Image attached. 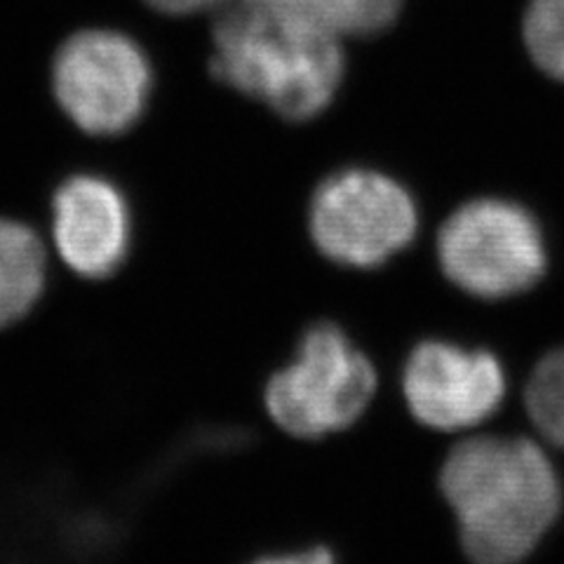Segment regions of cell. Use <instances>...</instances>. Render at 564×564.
Masks as SVG:
<instances>
[{
	"label": "cell",
	"instance_id": "obj_1",
	"mask_svg": "<svg viewBox=\"0 0 564 564\" xmlns=\"http://www.w3.org/2000/svg\"><path fill=\"white\" fill-rule=\"evenodd\" d=\"M458 536L473 564H520L555 522L557 473L527 437H470L440 473Z\"/></svg>",
	"mask_w": 564,
	"mask_h": 564
},
{
	"label": "cell",
	"instance_id": "obj_2",
	"mask_svg": "<svg viewBox=\"0 0 564 564\" xmlns=\"http://www.w3.org/2000/svg\"><path fill=\"white\" fill-rule=\"evenodd\" d=\"M344 64L341 39L273 0H228L219 10L212 74L282 118L323 113L339 93Z\"/></svg>",
	"mask_w": 564,
	"mask_h": 564
},
{
	"label": "cell",
	"instance_id": "obj_3",
	"mask_svg": "<svg viewBox=\"0 0 564 564\" xmlns=\"http://www.w3.org/2000/svg\"><path fill=\"white\" fill-rule=\"evenodd\" d=\"M377 391L375 365L337 325L306 332L296 358L267 386V408L296 437H323L356 423Z\"/></svg>",
	"mask_w": 564,
	"mask_h": 564
},
{
	"label": "cell",
	"instance_id": "obj_4",
	"mask_svg": "<svg viewBox=\"0 0 564 564\" xmlns=\"http://www.w3.org/2000/svg\"><path fill=\"white\" fill-rule=\"evenodd\" d=\"M445 275L480 299H506L534 288L545 273L541 228L516 203L482 198L458 207L437 236Z\"/></svg>",
	"mask_w": 564,
	"mask_h": 564
},
{
	"label": "cell",
	"instance_id": "obj_5",
	"mask_svg": "<svg viewBox=\"0 0 564 564\" xmlns=\"http://www.w3.org/2000/svg\"><path fill=\"white\" fill-rule=\"evenodd\" d=\"M153 70L137 41L118 31H80L59 47L52 87L62 111L93 137L128 132L147 111Z\"/></svg>",
	"mask_w": 564,
	"mask_h": 564
},
{
	"label": "cell",
	"instance_id": "obj_6",
	"mask_svg": "<svg viewBox=\"0 0 564 564\" xmlns=\"http://www.w3.org/2000/svg\"><path fill=\"white\" fill-rule=\"evenodd\" d=\"M416 226L410 193L375 170L350 167L332 174L311 203L313 242L341 267H381L412 242Z\"/></svg>",
	"mask_w": 564,
	"mask_h": 564
},
{
	"label": "cell",
	"instance_id": "obj_7",
	"mask_svg": "<svg viewBox=\"0 0 564 564\" xmlns=\"http://www.w3.org/2000/svg\"><path fill=\"white\" fill-rule=\"evenodd\" d=\"M402 388L412 414L429 429L466 431L499 410L506 375L487 350L423 341L404 365Z\"/></svg>",
	"mask_w": 564,
	"mask_h": 564
},
{
	"label": "cell",
	"instance_id": "obj_8",
	"mask_svg": "<svg viewBox=\"0 0 564 564\" xmlns=\"http://www.w3.org/2000/svg\"><path fill=\"white\" fill-rule=\"evenodd\" d=\"M50 252L80 280L113 275L130 252L132 219L120 188L99 174H70L47 203Z\"/></svg>",
	"mask_w": 564,
	"mask_h": 564
},
{
	"label": "cell",
	"instance_id": "obj_9",
	"mask_svg": "<svg viewBox=\"0 0 564 564\" xmlns=\"http://www.w3.org/2000/svg\"><path fill=\"white\" fill-rule=\"evenodd\" d=\"M52 280V254L35 224L0 215V332L35 311Z\"/></svg>",
	"mask_w": 564,
	"mask_h": 564
},
{
	"label": "cell",
	"instance_id": "obj_10",
	"mask_svg": "<svg viewBox=\"0 0 564 564\" xmlns=\"http://www.w3.org/2000/svg\"><path fill=\"white\" fill-rule=\"evenodd\" d=\"M337 39H365L395 22L402 0H273Z\"/></svg>",
	"mask_w": 564,
	"mask_h": 564
},
{
	"label": "cell",
	"instance_id": "obj_11",
	"mask_svg": "<svg viewBox=\"0 0 564 564\" xmlns=\"http://www.w3.org/2000/svg\"><path fill=\"white\" fill-rule=\"evenodd\" d=\"M524 402L536 429L564 449V350L551 352L536 365Z\"/></svg>",
	"mask_w": 564,
	"mask_h": 564
},
{
	"label": "cell",
	"instance_id": "obj_12",
	"mask_svg": "<svg viewBox=\"0 0 564 564\" xmlns=\"http://www.w3.org/2000/svg\"><path fill=\"white\" fill-rule=\"evenodd\" d=\"M524 43L545 74L564 80V0H532L524 14Z\"/></svg>",
	"mask_w": 564,
	"mask_h": 564
},
{
	"label": "cell",
	"instance_id": "obj_13",
	"mask_svg": "<svg viewBox=\"0 0 564 564\" xmlns=\"http://www.w3.org/2000/svg\"><path fill=\"white\" fill-rule=\"evenodd\" d=\"M144 3L163 14L184 17V14H198L207 10H221L228 0H144Z\"/></svg>",
	"mask_w": 564,
	"mask_h": 564
},
{
	"label": "cell",
	"instance_id": "obj_14",
	"mask_svg": "<svg viewBox=\"0 0 564 564\" xmlns=\"http://www.w3.org/2000/svg\"><path fill=\"white\" fill-rule=\"evenodd\" d=\"M252 564H337L334 562V555L325 549H311L304 553H288V555H271V557H261Z\"/></svg>",
	"mask_w": 564,
	"mask_h": 564
}]
</instances>
